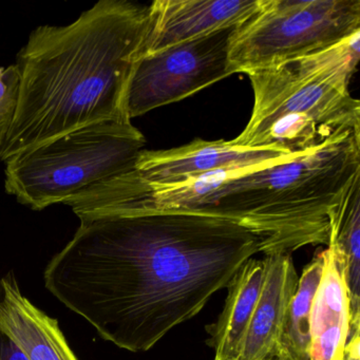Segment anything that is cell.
<instances>
[{"instance_id":"1","label":"cell","mask_w":360,"mask_h":360,"mask_svg":"<svg viewBox=\"0 0 360 360\" xmlns=\"http://www.w3.org/2000/svg\"><path fill=\"white\" fill-rule=\"evenodd\" d=\"M257 254L258 235L227 219L157 210L81 222L46 266V288L105 340L149 351L195 317Z\"/></svg>"},{"instance_id":"2","label":"cell","mask_w":360,"mask_h":360,"mask_svg":"<svg viewBox=\"0 0 360 360\" xmlns=\"http://www.w3.org/2000/svg\"><path fill=\"white\" fill-rule=\"evenodd\" d=\"M149 6L100 0L67 26H41L18 56L20 96L0 161L91 124L131 120L126 94Z\"/></svg>"},{"instance_id":"3","label":"cell","mask_w":360,"mask_h":360,"mask_svg":"<svg viewBox=\"0 0 360 360\" xmlns=\"http://www.w3.org/2000/svg\"><path fill=\"white\" fill-rule=\"evenodd\" d=\"M360 174V134L347 132L273 163L149 184L127 172L112 188L119 214L197 212L239 223L273 252L328 245L330 217Z\"/></svg>"},{"instance_id":"4","label":"cell","mask_w":360,"mask_h":360,"mask_svg":"<svg viewBox=\"0 0 360 360\" xmlns=\"http://www.w3.org/2000/svg\"><path fill=\"white\" fill-rule=\"evenodd\" d=\"M360 32L302 58L248 73L254 107L237 146L311 150L336 136L360 134V103L349 94Z\"/></svg>"},{"instance_id":"5","label":"cell","mask_w":360,"mask_h":360,"mask_svg":"<svg viewBox=\"0 0 360 360\" xmlns=\"http://www.w3.org/2000/svg\"><path fill=\"white\" fill-rule=\"evenodd\" d=\"M146 140L129 120L105 121L63 134L6 163L5 187L41 210L134 165Z\"/></svg>"},{"instance_id":"6","label":"cell","mask_w":360,"mask_h":360,"mask_svg":"<svg viewBox=\"0 0 360 360\" xmlns=\"http://www.w3.org/2000/svg\"><path fill=\"white\" fill-rule=\"evenodd\" d=\"M360 32V0H260L233 29L229 62L233 75L278 66Z\"/></svg>"},{"instance_id":"7","label":"cell","mask_w":360,"mask_h":360,"mask_svg":"<svg viewBox=\"0 0 360 360\" xmlns=\"http://www.w3.org/2000/svg\"><path fill=\"white\" fill-rule=\"evenodd\" d=\"M235 27L141 56L126 94L128 117L180 102L233 75L229 51Z\"/></svg>"},{"instance_id":"8","label":"cell","mask_w":360,"mask_h":360,"mask_svg":"<svg viewBox=\"0 0 360 360\" xmlns=\"http://www.w3.org/2000/svg\"><path fill=\"white\" fill-rule=\"evenodd\" d=\"M271 147L237 146L233 141H193L167 150H143L128 172L149 184L167 185L223 170L273 163L292 155Z\"/></svg>"},{"instance_id":"9","label":"cell","mask_w":360,"mask_h":360,"mask_svg":"<svg viewBox=\"0 0 360 360\" xmlns=\"http://www.w3.org/2000/svg\"><path fill=\"white\" fill-rule=\"evenodd\" d=\"M259 3L260 0H155L149 6L142 56L238 26L258 9Z\"/></svg>"},{"instance_id":"10","label":"cell","mask_w":360,"mask_h":360,"mask_svg":"<svg viewBox=\"0 0 360 360\" xmlns=\"http://www.w3.org/2000/svg\"><path fill=\"white\" fill-rule=\"evenodd\" d=\"M262 261V288L244 337L239 360L276 357L284 317L298 288L299 276L292 254L273 252L264 255Z\"/></svg>"},{"instance_id":"11","label":"cell","mask_w":360,"mask_h":360,"mask_svg":"<svg viewBox=\"0 0 360 360\" xmlns=\"http://www.w3.org/2000/svg\"><path fill=\"white\" fill-rule=\"evenodd\" d=\"M0 330L22 349L29 360H79L58 320L22 294L12 273L0 277Z\"/></svg>"},{"instance_id":"12","label":"cell","mask_w":360,"mask_h":360,"mask_svg":"<svg viewBox=\"0 0 360 360\" xmlns=\"http://www.w3.org/2000/svg\"><path fill=\"white\" fill-rule=\"evenodd\" d=\"M349 337V297L330 248L324 250L321 282L311 316L309 360H342Z\"/></svg>"},{"instance_id":"13","label":"cell","mask_w":360,"mask_h":360,"mask_svg":"<svg viewBox=\"0 0 360 360\" xmlns=\"http://www.w3.org/2000/svg\"><path fill=\"white\" fill-rule=\"evenodd\" d=\"M264 265L259 259L243 263L227 285L224 309L214 323L206 326L214 360H239L244 337L262 288Z\"/></svg>"},{"instance_id":"14","label":"cell","mask_w":360,"mask_h":360,"mask_svg":"<svg viewBox=\"0 0 360 360\" xmlns=\"http://www.w3.org/2000/svg\"><path fill=\"white\" fill-rule=\"evenodd\" d=\"M328 248L345 278L351 336L360 330V174L330 212Z\"/></svg>"},{"instance_id":"15","label":"cell","mask_w":360,"mask_h":360,"mask_svg":"<svg viewBox=\"0 0 360 360\" xmlns=\"http://www.w3.org/2000/svg\"><path fill=\"white\" fill-rule=\"evenodd\" d=\"M323 269L324 250L314 256L299 277L298 288L288 305L278 340V360H309L311 309Z\"/></svg>"},{"instance_id":"16","label":"cell","mask_w":360,"mask_h":360,"mask_svg":"<svg viewBox=\"0 0 360 360\" xmlns=\"http://www.w3.org/2000/svg\"><path fill=\"white\" fill-rule=\"evenodd\" d=\"M20 96V71L16 65L0 67V144L11 125Z\"/></svg>"},{"instance_id":"17","label":"cell","mask_w":360,"mask_h":360,"mask_svg":"<svg viewBox=\"0 0 360 360\" xmlns=\"http://www.w3.org/2000/svg\"><path fill=\"white\" fill-rule=\"evenodd\" d=\"M0 360H29L20 347L0 330Z\"/></svg>"},{"instance_id":"18","label":"cell","mask_w":360,"mask_h":360,"mask_svg":"<svg viewBox=\"0 0 360 360\" xmlns=\"http://www.w3.org/2000/svg\"><path fill=\"white\" fill-rule=\"evenodd\" d=\"M342 360H360V330H356L349 337Z\"/></svg>"},{"instance_id":"19","label":"cell","mask_w":360,"mask_h":360,"mask_svg":"<svg viewBox=\"0 0 360 360\" xmlns=\"http://www.w3.org/2000/svg\"><path fill=\"white\" fill-rule=\"evenodd\" d=\"M266 360H278V359L276 357H271V358H269V359H266Z\"/></svg>"}]
</instances>
